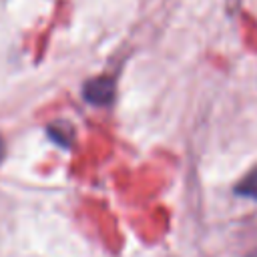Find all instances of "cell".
<instances>
[{
    "mask_svg": "<svg viewBox=\"0 0 257 257\" xmlns=\"http://www.w3.org/2000/svg\"><path fill=\"white\" fill-rule=\"evenodd\" d=\"M82 94L92 104H108L114 98V80L108 76L92 78L84 84Z\"/></svg>",
    "mask_w": 257,
    "mask_h": 257,
    "instance_id": "6da1fadb",
    "label": "cell"
},
{
    "mask_svg": "<svg viewBox=\"0 0 257 257\" xmlns=\"http://www.w3.org/2000/svg\"><path fill=\"white\" fill-rule=\"evenodd\" d=\"M235 193L241 195V197H247V199L257 201V167L251 169V171L237 183Z\"/></svg>",
    "mask_w": 257,
    "mask_h": 257,
    "instance_id": "7a4b0ae2",
    "label": "cell"
},
{
    "mask_svg": "<svg viewBox=\"0 0 257 257\" xmlns=\"http://www.w3.org/2000/svg\"><path fill=\"white\" fill-rule=\"evenodd\" d=\"M2 157H4V143H2V139H0V161H2Z\"/></svg>",
    "mask_w": 257,
    "mask_h": 257,
    "instance_id": "3957f363",
    "label": "cell"
},
{
    "mask_svg": "<svg viewBox=\"0 0 257 257\" xmlns=\"http://www.w3.org/2000/svg\"><path fill=\"white\" fill-rule=\"evenodd\" d=\"M247 257H257V249H255V251H251V253H249Z\"/></svg>",
    "mask_w": 257,
    "mask_h": 257,
    "instance_id": "277c9868",
    "label": "cell"
}]
</instances>
